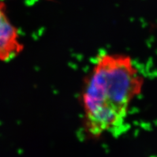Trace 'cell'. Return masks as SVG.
I'll return each mask as SVG.
<instances>
[{
    "label": "cell",
    "mask_w": 157,
    "mask_h": 157,
    "mask_svg": "<svg viewBox=\"0 0 157 157\" xmlns=\"http://www.w3.org/2000/svg\"><path fill=\"white\" fill-rule=\"evenodd\" d=\"M144 77L132 59L123 54L98 56L81 94L83 128L92 139L116 134L125 125L130 106L141 94Z\"/></svg>",
    "instance_id": "1"
},
{
    "label": "cell",
    "mask_w": 157,
    "mask_h": 157,
    "mask_svg": "<svg viewBox=\"0 0 157 157\" xmlns=\"http://www.w3.org/2000/svg\"><path fill=\"white\" fill-rule=\"evenodd\" d=\"M23 49L18 29L8 15L6 4L0 0V62L13 60Z\"/></svg>",
    "instance_id": "2"
}]
</instances>
